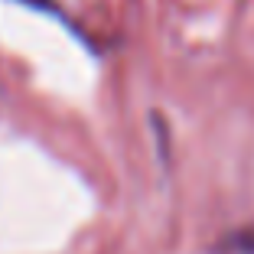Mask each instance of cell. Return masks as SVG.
Masks as SVG:
<instances>
[{
	"label": "cell",
	"instance_id": "2",
	"mask_svg": "<svg viewBox=\"0 0 254 254\" xmlns=\"http://www.w3.org/2000/svg\"><path fill=\"white\" fill-rule=\"evenodd\" d=\"M150 121H153V134H157V143H160V163H166V157H170V147H166V124L160 114H150Z\"/></svg>",
	"mask_w": 254,
	"mask_h": 254
},
{
	"label": "cell",
	"instance_id": "1",
	"mask_svg": "<svg viewBox=\"0 0 254 254\" xmlns=\"http://www.w3.org/2000/svg\"><path fill=\"white\" fill-rule=\"evenodd\" d=\"M215 254H254V222L235 228L215 245Z\"/></svg>",
	"mask_w": 254,
	"mask_h": 254
},
{
	"label": "cell",
	"instance_id": "3",
	"mask_svg": "<svg viewBox=\"0 0 254 254\" xmlns=\"http://www.w3.org/2000/svg\"><path fill=\"white\" fill-rule=\"evenodd\" d=\"M16 3H26V7H33V10H43V13H56L59 16V10H56L53 0H16Z\"/></svg>",
	"mask_w": 254,
	"mask_h": 254
}]
</instances>
